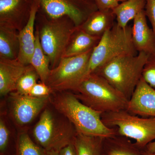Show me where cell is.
Segmentation results:
<instances>
[{
  "label": "cell",
  "instance_id": "26",
  "mask_svg": "<svg viewBox=\"0 0 155 155\" xmlns=\"http://www.w3.org/2000/svg\"><path fill=\"white\" fill-rule=\"evenodd\" d=\"M142 77L148 84L155 89V52L149 54Z\"/></svg>",
  "mask_w": 155,
  "mask_h": 155
},
{
  "label": "cell",
  "instance_id": "24",
  "mask_svg": "<svg viewBox=\"0 0 155 155\" xmlns=\"http://www.w3.org/2000/svg\"><path fill=\"white\" fill-rule=\"evenodd\" d=\"M39 78L38 74L29 64L17 82L15 92L24 95H29L31 91Z\"/></svg>",
  "mask_w": 155,
  "mask_h": 155
},
{
  "label": "cell",
  "instance_id": "22",
  "mask_svg": "<svg viewBox=\"0 0 155 155\" xmlns=\"http://www.w3.org/2000/svg\"><path fill=\"white\" fill-rule=\"evenodd\" d=\"M104 139L77 133L73 141L77 155H102Z\"/></svg>",
  "mask_w": 155,
  "mask_h": 155
},
{
  "label": "cell",
  "instance_id": "23",
  "mask_svg": "<svg viewBox=\"0 0 155 155\" xmlns=\"http://www.w3.org/2000/svg\"><path fill=\"white\" fill-rule=\"evenodd\" d=\"M46 150L33 141L27 130H21L17 136L14 155H46Z\"/></svg>",
  "mask_w": 155,
  "mask_h": 155
},
{
  "label": "cell",
  "instance_id": "13",
  "mask_svg": "<svg viewBox=\"0 0 155 155\" xmlns=\"http://www.w3.org/2000/svg\"><path fill=\"white\" fill-rule=\"evenodd\" d=\"M132 39L134 45L138 53L148 54L155 52V37L147 22L145 10L141 11L133 19Z\"/></svg>",
  "mask_w": 155,
  "mask_h": 155
},
{
  "label": "cell",
  "instance_id": "32",
  "mask_svg": "<svg viewBox=\"0 0 155 155\" xmlns=\"http://www.w3.org/2000/svg\"><path fill=\"white\" fill-rule=\"evenodd\" d=\"M46 155H59V151L54 150L46 151Z\"/></svg>",
  "mask_w": 155,
  "mask_h": 155
},
{
  "label": "cell",
  "instance_id": "6",
  "mask_svg": "<svg viewBox=\"0 0 155 155\" xmlns=\"http://www.w3.org/2000/svg\"><path fill=\"white\" fill-rule=\"evenodd\" d=\"M131 34L132 27L127 25L122 28L115 22L112 28L104 34L93 50L82 81L114 58L137 54L138 53L134 45Z\"/></svg>",
  "mask_w": 155,
  "mask_h": 155
},
{
  "label": "cell",
  "instance_id": "9",
  "mask_svg": "<svg viewBox=\"0 0 155 155\" xmlns=\"http://www.w3.org/2000/svg\"><path fill=\"white\" fill-rule=\"evenodd\" d=\"M38 5V12L50 19L69 17L77 27L89 16L97 11L94 0H35Z\"/></svg>",
  "mask_w": 155,
  "mask_h": 155
},
{
  "label": "cell",
  "instance_id": "16",
  "mask_svg": "<svg viewBox=\"0 0 155 155\" xmlns=\"http://www.w3.org/2000/svg\"><path fill=\"white\" fill-rule=\"evenodd\" d=\"M116 17L113 11H97L91 14L78 28L93 36L102 37L114 25Z\"/></svg>",
  "mask_w": 155,
  "mask_h": 155
},
{
  "label": "cell",
  "instance_id": "8",
  "mask_svg": "<svg viewBox=\"0 0 155 155\" xmlns=\"http://www.w3.org/2000/svg\"><path fill=\"white\" fill-rule=\"evenodd\" d=\"M93 50L78 55L62 58L58 66L51 69L46 84L53 92L72 91L82 80Z\"/></svg>",
  "mask_w": 155,
  "mask_h": 155
},
{
  "label": "cell",
  "instance_id": "4",
  "mask_svg": "<svg viewBox=\"0 0 155 155\" xmlns=\"http://www.w3.org/2000/svg\"><path fill=\"white\" fill-rule=\"evenodd\" d=\"M76 28L67 16L50 19L38 12L35 29L38 31L41 47L49 59L51 69L60 63Z\"/></svg>",
  "mask_w": 155,
  "mask_h": 155
},
{
  "label": "cell",
  "instance_id": "1",
  "mask_svg": "<svg viewBox=\"0 0 155 155\" xmlns=\"http://www.w3.org/2000/svg\"><path fill=\"white\" fill-rule=\"evenodd\" d=\"M50 104L67 117L77 133L109 138L117 135L116 129L106 126L101 119L102 113L81 102L74 93L68 91L53 92Z\"/></svg>",
  "mask_w": 155,
  "mask_h": 155
},
{
  "label": "cell",
  "instance_id": "10",
  "mask_svg": "<svg viewBox=\"0 0 155 155\" xmlns=\"http://www.w3.org/2000/svg\"><path fill=\"white\" fill-rule=\"evenodd\" d=\"M8 96V115L15 126L21 130H26L27 126L50 103V97H35L15 91Z\"/></svg>",
  "mask_w": 155,
  "mask_h": 155
},
{
  "label": "cell",
  "instance_id": "11",
  "mask_svg": "<svg viewBox=\"0 0 155 155\" xmlns=\"http://www.w3.org/2000/svg\"><path fill=\"white\" fill-rule=\"evenodd\" d=\"M33 0H0V25L20 31L27 24Z\"/></svg>",
  "mask_w": 155,
  "mask_h": 155
},
{
  "label": "cell",
  "instance_id": "20",
  "mask_svg": "<svg viewBox=\"0 0 155 155\" xmlns=\"http://www.w3.org/2000/svg\"><path fill=\"white\" fill-rule=\"evenodd\" d=\"M146 3L147 0H127L119 3L113 11L116 23L122 28L126 27L129 21L145 10Z\"/></svg>",
  "mask_w": 155,
  "mask_h": 155
},
{
  "label": "cell",
  "instance_id": "17",
  "mask_svg": "<svg viewBox=\"0 0 155 155\" xmlns=\"http://www.w3.org/2000/svg\"><path fill=\"white\" fill-rule=\"evenodd\" d=\"M144 150L130 139L116 135L104 139L102 155H143Z\"/></svg>",
  "mask_w": 155,
  "mask_h": 155
},
{
  "label": "cell",
  "instance_id": "3",
  "mask_svg": "<svg viewBox=\"0 0 155 155\" xmlns=\"http://www.w3.org/2000/svg\"><path fill=\"white\" fill-rule=\"evenodd\" d=\"M148 56L146 53L140 52L136 55L119 56L93 73L104 78L129 100L141 79Z\"/></svg>",
  "mask_w": 155,
  "mask_h": 155
},
{
  "label": "cell",
  "instance_id": "2",
  "mask_svg": "<svg viewBox=\"0 0 155 155\" xmlns=\"http://www.w3.org/2000/svg\"><path fill=\"white\" fill-rule=\"evenodd\" d=\"M72 91L81 102L102 114L126 110L129 101L104 78L94 73Z\"/></svg>",
  "mask_w": 155,
  "mask_h": 155
},
{
  "label": "cell",
  "instance_id": "30",
  "mask_svg": "<svg viewBox=\"0 0 155 155\" xmlns=\"http://www.w3.org/2000/svg\"><path fill=\"white\" fill-rule=\"evenodd\" d=\"M59 155H77L73 143H69L61 149L59 151Z\"/></svg>",
  "mask_w": 155,
  "mask_h": 155
},
{
  "label": "cell",
  "instance_id": "21",
  "mask_svg": "<svg viewBox=\"0 0 155 155\" xmlns=\"http://www.w3.org/2000/svg\"><path fill=\"white\" fill-rule=\"evenodd\" d=\"M35 45L30 61L31 65L37 72L41 82L46 83L51 71L50 60L41 47L38 31L35 29Z\"/></svg>",
  "mask_w": 155,
  "mask_h": 155
},
{
  "label": "cell",
  "instance_id": "29",
  "mask_svg": "<svg viewBox=\"0 0 155 155\" xmlns=\"http://www.w3.org/2000/svg\"><path fill=\"white\" fill-rule=\"evenodd\" d=\"M98 10L113 11L119 5L118 0H94Z\"/></svg>",
  "mask_w": 155,
  "mask_h": 155
},
{
  "label": "cell",
  "instance_id": "27",
  "mask_svg": "<svg viewBox=\"0 0 155 155\" xmlns=\"http://www.w3.org/2000/svg\"><path fill=\"white\" fill-rule=\"evenodd\" d=\"M53 91L46 84L41 82L37 83L31 91L29 95L35 97H49Z\"/></svg>",
  "mask_w": 155,
  "mask_h": 155
},
{
  "label": "cell",
  "instance_id": "28",
  "mask_svg": "<svg viewBox=\"0 0 155 155\" xmlns=\"http://www.w3.org/2000/svg\"><path fill=\"white\" fill-rule=\"evenodd\" d=\"M145 12L152 27L155 37V0H147Z\"/></svg>",
  "mask_w": 155,
  "mask_h": 155
},
{
  "label": "cell",
  "instance_id": "7",
  "mask_svg": "<svg viewBox=\"0 0 155 155\" xmlns=\"http://www.w3.org/2000/svg\"><path fill=\"white\" fill-rule=\"evenodd\" d=\"M101 119L106 126L116 129L117 135L133 140L142 150L155 140V117H141L123 110L103 113Z\"/></svg>",
  "mask_w": 155,
  "mask_h": 155
},
{
  "label": "cell",
  "instance_id": "33",
  "mask_svg": "<svg viewBox=\"0 0 155 155\" xmlns=\"http://www.w3.org/2000/svg\"><path fill=\"white\" fill-rule=\"evenodd\" d=\"M143 155H155V152H151L145 149L143 151Z\"/></svg>",
  "mask_w": 155,
  "mask_h": 155
},
{
  "label": "cell",
  "instance_id": "15",
  "mask_svg": "<svg viewBox=\"0 0 155 155\" xmlns=\"http://www.w3.org/2000/svg\"><path fill=\"white\" fill-rule=\"evenodd\" d=\"M28 65L22 64L17 59L11 60L0 58L1 97L8 95L12 92L15 91L17 82Z\"/></svg>",
  "mask_w": 155,
  "mask_h": 155
},
{
  "label": "cell",
  "instance_id": "12",
  "mask_svg": "<svg viewBox=\"0 0 155 155\" xmlns=\"http://www.w3.org/2000/svg\"><path fill=\"white\" fill-rule=\"evenodd\" d=\"M126 110L143 117H155V89L141 77L128 101Z\"/></svg>",
  "mask_w": 155,
  "mask_h": 155
},
{
  "label": "cell",
  "instance_id": "18",
  "mask_svg": "<svg viewBox=\"0 0 155 155\" xmlns=\"http://www.w3.org/2000/svg\"><path fill=\"white\" fill-rule=\"evenodd\" d=\"M101 38L90 35L77 27L70 38L63 58L78 55L93 49L99 42Z\"/></svg>",
  "mask_w": 155,
  "mask_h": 155
},
{
  "label": "cell",
  "instance_id": "31",
  "mask_svg": "<svg viewBox=\"0 0 155 155\" xmlns=\"http://www.w3.org/2000/svg\"><path fill=\"white\" fill-rule=\"evenodd\" d=\"M146 150L151 152H155V140L150 143L147 146Z\"/></svg>",
  "mask_w": 155,
  "mask_h": 155
},
{
  "label": "cell",
  "instance_id": "19",
  "mask_svg": "<svg viewBox=\"0 0 155 155\" xmlns=\"http://www.w3.org/2000/svg\"><path fill=\"white\" fill-rule=\"evenodd\" d=\"M19 32L14 28L0 25V58L17 59L19 51Z\"/></svg>",
  "mask_w": 155,
  "mask_h": 155
},
{
  "label": "cell",
  "instance_id": "14",
  "mask_svg": "<svg viewBox=\"0 0 155 155\" xmlns=\"http://www.w3.org/2000/svg\"><path fill=\"white\" fill-rule=\"evenodd\" d=\"M38 5L33 0L30 18L27 24L19 32V51L17 60L25 65L30 64L35 45V19Z\"/></svg>",
  "mask_w": 155,
  "mask_h": 155
},
{
  "label": "cell",
  "instance_id": "25",
  "mask_svg": "<svg viewBox=\"0 0 155 155\" xmlns=\"http://www.w3.org/2000/svg\"><path fill=\"white\" fill-rule=\"evenodd\" d=\"M7 111H1L0 117V154H5L8 150L11 137L12 129L9 124Z\"/></svg>",
  "mask_w": 155,
  "mask_h": 155
},
{
  "label": "cell",
  "instance_id": "5",
  "mask_svg": "<svg viewBox=\"0 0 155 155\" xmlns=\"http://www.w3.org/2000/svg\"><path fill=\"white\" fill-rule=\"evenodd\" d=\"M51 105V107L47 106L41 114L32 129V136L46 150L59 151L73 142L77 132L69 119Z\"/></svg>",
  "mask_w": 155,
  "mask_h": 155
},
{
  "label": "cell",
  "instance_id": "34",
  "mask_svg": "<svg viewBox=\"0 0 155 155\" xmlns=\"http://www.w3.org/2000/svg\"><path fill=\"white\" fill-rule=\"evenodd\" d=\"M119 2H125V1H127V0H118Z\"/></svg>",
  "mask_w": 155,
  "mask_h": 155
}]
</instances>
